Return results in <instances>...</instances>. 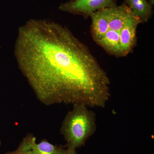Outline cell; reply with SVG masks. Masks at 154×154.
Wrapping results in <instances>:
<instances>
[{"label":"cell","mask_w":154,"mask_h":154,"mask_svg":"<svg viewBox=\"0 0 154 154\" xmlns=\"http://www.w3.org/2000/svg\"><path fill=\"white\" fill-rule=\"evenodd\" d=\"M72 110L64 119L60 132L68 148L76 149L82 146L96 131V115L82 104H73Z\"/></svg>","instance_id":"cell-2"},{"label":"cell","mask_w":154,"mask_h":154,"mask_svg":"<svg viewBox=\"0 0 154 154\" xmlns=\"http://www.w3.org/2000/svg\"><path fill=\"white\" fill-rule=\"evenodd\" d=\"M14 53L36 98L46 106L104 107L110 79L88 48L66 27L31 19L19 28Z\"/></svg>","instance_id":"cell-1"},{"label":"cell","mask_w":154,"mask_h":154,"mask_svg":"<svg viewBox=\"0 0 154 154\" xmlns=\"http://www.w3.org/2000/svg\"><path fill=\"white\" fill-rule=\"evenodd\" d=\"M151 4H152V5H153V4H154V0H149Z\"/></svg>","instance_id":"cell-12"},{"label":"cell","mask_w":154,"mask_h":154,"mask_svg":"<svg viewBox=\"0 0 154 154\" xmlns=\"http://www.w3.org/2000/svg\"><path fill=\"white\" fill-rule=\"evenodd\" d=\"M132 12L131 9L126 4L108 8L109 30L120 33L125 23Z\"/></svg>","instance_id":"cell-6"},{"label":"cell","mask_w":154,"mask_h":154,"mask_svg":"<svg viewBox=\"0 0 154 154\" xmlns=\"http://www.w3.org/2000/svg\"><path fill=\"white\" fill-rule=\"evenodd\" d=\"M140 23L142 22L140 19L132 12L122 28L119 35L123 57L131 52L134 47L136 41L137 28Z\"/></svg>","instance_id":"cell-4"},{"label":"cell","mask_w":154,"mask_h":154,"mask_svg":"<svg viewBox=\"0 0 154 154\" xmlns=\"http://www.w3.org/2000/svg\"><path fill=\"white\" fill-rule=\"evenodd\" d=\"M1 144H2V142H1V140H0V147H1Z\"/></svg>","instance_id":"cell-13"},{"label":"cell","mask_w":154,"mask_h":154,"mask_svg":"<svg viewBox=\"0 0 154 154\" xmlns=\"http://www.w3.org/2000/svg\"><path fill=\"white\" fill-rule=\"evenodd\" d=\"M35 137L32 141L30 154H64L66 149L51 143L47 140L37 143Z\"/></svg>","instance_id":"cell-9"},{"label":"cell","mask_w":154,"mask_h":154,"mask_svg":"<svg viewBox=\"0 0 154 154\" xmlns=\"http://www.w3.org/2000/svg\"><path fill=\"white\" fill-rule=\"evenodd\" d=\"M35 137L32 134H28L15 150L7 152L5 154H30L32 141Z\"/></svg>","instance_id":"cell-10"},{"label":"cell","mask_w":154,"mask_h":154,"mask_svg":"<svg viewBox=\"0 0 154 154\" xmlns=\"http://www.w3.org/2000/svg\"><path fill=\"white\" fill-rule=\"evenodd\" d=\"M117 0H70L60 6V11L75 15L90 17L99 10L116 6Z\"/></svg>","instance_id":"cell-3"},{"label":"cell","mask_w":154,"mask_h":154,"mask_svg":"<svg viewBox=\"0 0 154 154\" xmlns=\"http://www.w3.org/2000/svg\"><path fill=\"white\" fill-rule=\"evenodd\" d=\"M134 15L142 23L149 21L152 14V7L146 0H124Z\"/></svg>","instance_id":"cell-8"},{"label":"cell","mask_w":154,"mask_h":154,"mask_svg":"<svg viewBox=\"0 0 154 154\" xmlns=\"http://www.w3.org/2000/svg\"><path fill=\"white\" fill-rule=\"evenodd\" d=\"M64 154H76V152L75 151V149H74L68 148L66 149Z\"/></svg>","instance_id":"cell-11"},{"label":"cell","mask_w":154,"mask_h":154,"mask_svg":"<svg viewBox=\"0 0 154 154\" xmlns=\"http://www.w3.org/2000/svg\"><path fill=\"white\" fill-rule=\"evenodd\" d=\"M120 33L108 30L105 35L96 43L111 54L117 57H123L120 44Z\"/></svg>","instance_id":"cell-7"},{"label":"cell","mask_w":154,"mask_h":154,"mask_svg":"<svg viewBox=\"0 0 154 154\" xmlns=\"http://www.w3.org/2000/svg\"><path fill=\"white\" fill-rule=\"evenodd\" d=\"M92 20L91 33L94 41L97 42L109 30L108 8L94 12L90 16Z\"/></svg>","instance_id":"cell-5"}]
</instances>
